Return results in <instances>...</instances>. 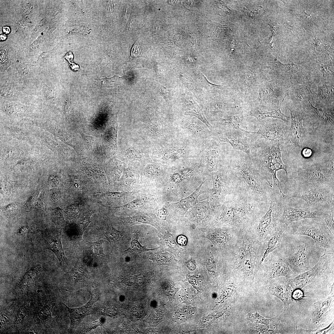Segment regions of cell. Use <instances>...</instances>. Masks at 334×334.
<instances>
[{
  "label": "cell",
  "instance_id": "obj_1",
  "mask_svg": "<svg viewBox=\"0 0 334 334\" xmlns=\"http://www.w3.org/2000/svg\"><path fill=\"white\" fill-rule=\"evenodd\" d=\"M228 193L246 197L255 202L269 205L272 181L254 163L251 157H232L224 179Z\"/></svg>",
  "mask_w": 334,
  "mask_h": 334
},
{
  "label": "cell",
  "instance_id": "obj_2",
  "mask_svg": "<svg viewBox=\"0 0 334 334\" xmlns=\"http://www.w3.org/2000/svg\"><path fill=\"white\" fill-rule=\"evenodd\" d=\"M268 208L266 204L228 193L223 203L214 211V224L238 229L251 227Z\"/></svg>",
  "mask_w": 334,
  "mask_h": 334
},
{
  "label": "cell",
  "instance_id": "obj_3",
  "mask_svg": "<svg viewBox=\"0 0 334 334\" xmlns=\"http://www.w3.org/2000/svg\"><path fill=\"white\" fill-rule=\"evenodd\" d=\"M262 245L251 227L239 229L235 244L229 251L234 271L253 280L261 265Z\"/></svg>",
  "mask_w": 334,
  "mask_h": 334
},
{
  "label": "cell",
  "instance_id": "obj_4",
  "mask_svg": "<svg viewBox=\"0 0 334 334\" xmlns=\"http://www.w3.org/2000/svg\"><path fill=\"white\" fill-rule=\"evenodd\" d=\"M318 248L310 238L286 231L278 250L296 276L311 268L310 259Z\"/></svg>",
  "mask_w": 334,
  "mask_h": 334
},
{
  "label": "cell",
  "instance_id": "obj_5",
  "mask_svg": "<svg viewBox=\"0 0 334 334\" xmlns=\"http://www.w3.org/2000/svg\"><path fill=\"white\" fill-rule=\"evenodd\" d=\"M286 232L310 238L318 247L324 249L322 256L334 254V234L321 219L308 218L293 222L288 226Z\"/></svg>",
  "mask_w": 334,
  "mask_h": 334
},
{
  "label": "cell",
  "instance_id": "obj_6",
  "mask_svg": "<svg viewBox=\"0 0 334 334\" xmlns=\"http://www.w3.org/2000/svg\"><path fill=\"white\" fill-rule=\"evenodd\" d=\"M276 140L271 141L269 145L260 146L256 148L255 153H251V158L254 163L266 176L270 178L272 175L273 186L280 190L279 181L276 177L277 172L283 170L287 174V168L281 158L280 143Z\"/></svg>",
  "mask_w": 334,
  "mask_h": 334
},
{
  "label": "cell",
  "instance_id": "obj_7",
  "mask_svg": "<svg viewBox=\"0 0 334 334\" xmlns=\"http://www.w3.org/2000/svg\"><path fill=\"white\" fill-rule=\"evenodd\" d=\"M334 200L330 203H320L307 208H297L283 205V210L279 221L286 226L299 220L318 218L323 221L331 232L334 234Z\"/></svg>",
  "mask_w": 334,
  "mask_h": 334
},
{
  "label": "cell",
  "instance_id": "obj_8",
  "mask_svg": "<svg viewBox=\"0 0 334 334\" xmlns=\"http://www.w3.org/2000/svg\"><path fill=\"white\" fill-rule=\"evenodd\" d=\"M271 195L269 208L251 227L256 236L262 243L274 229L282 215L286 196L281 190L270 186Z\"/></svg>",
  "mask_w": 334,
  "mask_h": 334
},
{
  "label": "cell",
  "instance_id": "obj_9",
  "mask_svg": "<svg viewBox=\"0 0 334 334\" xmlns=\"http://www.w3.org/2000/svg\"><path fill=\"white\" fill-rule=\"evenodd\" d=\"M334 159L299 168L295 180L297 186H327L334 187Z\"/></svg>",
  "mask_w": 334,
  "mask_h": 334
},
{
  "label": "cell",
  "instance_id": "obj_10",
  "mask_svg": "<svg viewBox=\"0 0 334 334\" xmlns=\"http://www.w3.org/2000/svg\"><path fill=\"white\" fill-rule=\"evenodd\" d=\"M334 254L322 256L318 263L308 270L288 279L293 290L327 278L333 274Z\"/></svg>",
  "mask_w": 334,
  "mask_h": 334
},
{
  "label": "cell",
  "instance_id": "obj_11",
  "mask_svg": "<svg viewBox=\"0 0 334 334\" xmlns=\"http://www.w3.org/2000/svg\"><path fill=\"white\" fill-rule=\"evenodd\" d=\"M334 187L327 186H296L286 197L287 199L297 198L304 201L309 206L331 203L334 200Z\"/></svg>",
  "mask_w": 334,
  "mask_h": 334
},
{
  "label": "cell",
  "instance_id": "obj_12",
  "mask_svg": "<svg viewBox=\"0 0 334 334\" xmlns=\"http://www.w3.org/2000/svg\"><path fill=\"white\" fill-rule=\"evenodd\" d=\"M263 263L265 264V276L267 279L280 277L290 279L296 276L278 249L270 253Z\"/></svg>",
  "mask_w": 334,
  "mask_h": 334
},
{
  "label": "cell",
  "instance_id": "obj_13",
  "mask_svg": "<svg viewBox=\"0 0 334 334\" xmlns=\"http://www.w3.org/2000/svg\"><path fill=\"white\" fill-rule=\"evenodd\" d=\"M250 131L244 130L226 129L218 137L220 142H227L234 150L240 151L251 157V151L252 144L247 135Z\"/></svg>",
  "mask_w": 334,
  "mask_h": 334
},
{
  "label": "cell",
  "instance_id": "obj_14",
  "mask_svg": "<svg viewBox=\"0 0 334 334\" xmlns=\"http://www.w3.org/2000/svg\"><path fill=\"white\" fill-rule=\"evenodd\" d=\"M300 108L293 105L288 108L291 116L290 143L292 147L300 145L305 136V129L302 123L303 114Z\"/></svg>",
  "mask_w": 334,
  "mask_h": 334
},
{
  "label": "cell",
  "instance_id": "obj_15",
  "mask_svg": "<svg viewBox=\"0 0 334 334\" xmlns=\"http://www.w3.org/2000/svg\"><path fill=\"white\" fill-rule=\"evenodd\" d=\"M334 284L327 298L315 303L310 309V319L313 325L320 327L331 310L334 303Z\"/></svg>",
  "mask_w": 334,
  "mask_h": 334
},
{
  "label": "cell",
  "instance_id": "obj_16",
  "mask_svg": "<svg viewBox=\"0 0 334 334\" xmlns=\"http://www.w3.org/2000/svg\"><path fill=\"white\" fill-rule=\"evenodd\" d=\"M287 226L279 221L274 229L262 242L261 264L270 253L280 248Z\"/></svg>",
  "mask_w": 334,
  "mask_h": 334
},
{
  "label": "cell",
  "instance_id": "obj_17",
  "mask_svg": "<svg viewBox=\"0 0 334 334\" xmlns=\"http://www.w3.org/2000/svg\"><path fill=\"white\" fill-rule=\"evenodd\" d=\"M286 128L285 125L280 122H264L260 125L257 132H252V133L266 140L272 141L281 139L283 141Z\"/></svg>",
  "mask_w": 334,
  "mask_h": 334
},
{
  "label": "cell",
  "instance_id": "obj_18",
  "mask_svg": "<svg viewBox=\"0 0 334 334\" xmlns=\"http://www.w3.org/2000/svg\"><path fill=\"white\" fill-rule=\"evenodd\" d=\"M61 233L56 231H48L43 233V238L47 248L51 250L58 258L62 268L66 266V258L61 241Z\"/></svg>",
  "mask_w": 334,
  "mask_h": 334
},
{
  "label": "cell",
  "instance_id": "obj_19",
  "mask_svg": "<svg viewBox=\"0 0 334 334\" xmlns=\"http://www.w3.org/2000/svg\"><path fill=\"white\" fill-rule=\"evenodd\" d=\"M280 278L278 281L270 288L269 291L271 294L282 302L284 311H285L289 308L292 301V294L293 289L289 283V279L284 277H280Z\"/></svg>",
  "mask_w": 334,
  "mask_h": 334
},
{
  "label": "cell",
  "instance_id": "obj_20",
  "mask_svg": "<svg viewBox=\"0 0 334 334\" xmlns=\"http://www.w3.org/2000/svg\"><path fill=\"white\" fill-rule=\"evenodd\" d=\"M205 181L204 180L203 182L195 191L190 195L173 204L181 213H185L189 209L200 201L198 200V198L200 190Z\"/></svg>",
  "mask_w": 334,
  "mask_h": 334
},
{
  "label": "cell",
  "instance_id": "obj_21",
  "mask_svg": "<svg viewBox=\"0 0 334 334\" xmlns=\"http://www.w3.org/2000/svg\"><path fill=\"white\" fill-rule=\"evenodd\" d=\"M77 258L75 266L66 274L67 278L72 281L84 280L88 276V272L81 258L78 256Z\"/></svg>",
  "mask_w": 334,
  "mask_h": 334
},
{
  "label": "cell",
  "instance_id": "obj_22",
  "mask_svg": "<svg viewBox=\"0 0 334 334\" xmlns=\"http://www.w3.org/2000/svg\"><path fill=\"white\" fill-rule=\"evenodd\" d=\"M285 97L277 109L270 112L259 111L255 109L250 111V115L256 118L259 120H262L266 118H274L280 119L286 122L289 120V117L283 114L281 111L280 107Z\"/></svg>",
  "mask_w": 334,
  "mask_h": 334
},
{
  "label": "cell",
  "instance_id": "obj_23",
  "mask_svg": "<svg viewBox=\"0 0 334 334\" xmlns=\"http://www.w3.org/2000/svg\"><path fill=\"white\" fill-rule=\"evenodd\" d=\"M98 232L100 235L109 241L110 244L118 242L121 238L120 232L105 221L103 223Z\"/></svg>",
  "mask_w": 334,
  "mask_h": 334
},
{
  "label": "cell",
  "instance_id": "obj_24",
  "mask_svg": "<svg viewBox=\"0 0 334 334\" xmlns=\"http://www.w3.org/2000/svg\"><path fill=\"white\" fill-rule=\"evenodd\" d=\"M91 299L85 305L76 308H70L64 305L68 309L70 313L71 320V325H73L79 320L81 319L89 314L91 311L93 301Z\"/></svg>",
  "mask_w": 334,
  "mask_h": 334
},
{
  "label": "cell",
  "instance_id": "obj_25",
  "mask_svg": "<svg viewBox=\"0 0 334 334\" xmlns=\"http://www.w3.org/2000/svg\"><path fill=\"white\" fill-rule=\"evenodd\" d=\"M241 123L239 117L236 114L232 113L224 115L219 120L220 125L226 127V129H233L244 131V130L240 127Z\"/></svg>",
  "mask_w": 334,
  "mask_h": 334
},
{
  "label": "cell",
  "instance_id": "obj_26",
  "mask_svg": "<svg viewBox=\"0 0 334 334\" xmlns=\"http://www.w3.org/2000/svg\"><path fill=\"white\" fill-rule=\"evenodd\" d=\"M124 221L126 224L130 225L145 224L151 225L158 228L159 225L155 220L151 216L148 215H137L126 217Z\"/></svg>",
  "mask_w": 334,
  "mask_h": 334
},
{
  "label": "cell",
  "instance_id": "obj_27",
  "mask_svg": "<svg viewBox=\"0 0 334 334\" xmlns=\"http://www.w3.org/2000/svg\"><path fill=\"white\" fill-rule=\"evenodd\" d=\"M184 129L191 135L196 137H200L206 134L209 129L205 124L195 121H189L184 125Z\"/></svg>",
  "mask_w": 334,
  "mask_h": 334
},
{
  "label": "cell",
  "instance_id": "obj_28",
  "mask_svg": "<svg viewBox=\"0 0 334 334\" xmlns=\"http://www.w3.org/2000/svg\"><path fill=\"white\" fill-rule=\"evenodd\" d=\"M102 240L93 242H88V250L90 257L94 260H98L104 258L105 255L103 251Z\"/></svg>",
  "mask_w": 334,
  "mask_h": 334
},
{
  "label": "cell",
  "instance_id": "obj_29",
  "mask_svg": "<svg viewBox=\"0 0 334 334\" xmlns=\"http://www.w3.org/2000/svg\"><path fill=\"white\" fill-rule=\"evenodd\" d=\"M155 249L156 248L149 249L145 246H142L139 242L138 237L135 236L131 242L130 246L125 250V252L136 254Z\"/></svg>",
  "mask_w": 334,
  "mask_h": 334
},
{
  "label": "cell",
  "instance_id": "obj_30",
  "mask_svg": "<svg viewBox=\"0 0 334 334\" xmlns=\"http://www.w3.org/2000/svg\"><path fill=\"white\" fill-rule=\"evenodd\" d=\"M94 212H95L92 211H88L83 214L79 218L77 224V228L82 233H83L91 222L90 218Z\"/></svg>",
  "mask_w": 334,
  "mask_h": 334
},
{
  "label": "cell",
  "instance_id": "obj_31",
  "mask_svg": "<svg viewBox=\"0 0 334 334\" xmlns=\"http://www.w3.org/2000/svg\"><path fill=\"white\" fill-rule=\"evenodd\" d=\"M334 323L333 321L328 326L323 328L305 330L296 328L297 334H324L333 331Z\"/></svg>",
  "mask_w": 334,
  "mask_h": 334
},
{
  "label": "cell",
  "instance_id": "obj_32",
  "mask_svg": "<svg viewBox=\"0 0 334 334\" xmlns=\"http://www.w3.org/2000/svg\"><path fill=\"white\" fill-rule=\"evenodd\" d=\"M43 199L40 195V193L37 192L34 194L28 200L27 206L31 208H41L43 206Z\"/></svg>",
  "mask_w": 334,
  "mask_h": 334
},
{
  "label": "cell",
  "instance_id": "obj_33",
  "mask_svg": "<svg viewBox=\"0 0 334 334\" xmlns=\"http://www.w3.org/2000/svg\"><path fill=\"white\" fill-rule=\"evenodd\" d=\"M206 163L211 173L218 170V165L219 157L213 155H204Z\"/></svg>",
  "mask_w": 334,
  "mask_h": 334
},
{
  "label": "cell",
  "instance_id": "obj_34",
  "mask_svg": "<svg viewBox=\"0 0 334 334\" xmlns=\"http://www.w3.org/2000/svg\"><path fill=\"white\" fill-rule=\"evenodd\" d=\"M173 259L172 255L165 252L155 254L152 257L151 259L158 263H165L171 261Z\"/></svg>",
  "mask_w": 334,
  "mask_h": 334
},
{
  "label": "cell",
  "instance_id": "obj_35",
  "mask_svg": "<svg viewBox=\"0 0 334 334\" xmlns=\"http://www.w3.org/2000/svg\"><path fill=\"white\" fill-rule=\"evenodd\" d=\"M221 151L219 143L212 142L206 146L203 151V153L204 155H213L219 157Z\"/></svg>",
  "mask_w": 334,
  "mask_h": 334
},
{
  "label": "cell",
  "instance_id": "obj_36",
  "mask_svg": "<svg viewBox=\"0 0 334 334\" xmlns=\"http://www.w3.org/2000/svg\"><path fill=\"white\" fill-rule=\"evenodd\" d=\"M39 274L38 269L36 268H32L25 274L21 281L25 283L33 281L38 277Z\"/></svg>",
  "mask_w": 334,
  "mask_h": 334
},
{
  "label": "cell",
  "instance_id": "obj_37",
  "mask_svg": "<svg viewBox=\"0 0 334 334\" xmlns=\"http://www.w3.org/2000/svg\"><path fill=\"white\" fill-rule=\"evenodd\" d=\"M207 268L208 270L212 273H215L217 266L216 258L211 252H209L207 258Z\"/></svg>",
  "mask_w": 334,
  "mask_h": 334
},
{
  "label": "cell",
  "instance_id": "obj_38",
  "mask_svg": "<svg viewBox=\"0 0 334 334\" xmlns=\"http://www.w3.org/2000/svg\"><path fill=\"white\" fill-rule=\"evenodd\" d=\"M27 308L25 306H23L19 309L15 316L16 325H18L24 321L27 316Z\"/></svg>",
  "mask_w": 334,
  "mask_h": 334
},
{
  "label": "cell",
  "instance_id": "obj_39",
  "mask_svg": "<svg viewBox=\"0 0 334 334\" xmlns=\"http://www.w3.org/2000/svg\"><path fill=\"white\" fill-rule=\"evenodd\" d=\"M255 310L256 313L253 314L250 317V320L253 322H259L265 325H268L270 319H265L257 313L256 309Z\"/></svg>",
  "mask_w": 334,
  "mask_h": 334
},
{
  "label": "cell",
  "instance_id": "obj_40",
  "mask_svg": "<svg viewBox=\"0 0 334 334\" xmlns=\"http://www.w3.org/2000/svg\"><path fill=\"white\" fill-rule=\"evenodd\" d=\"M145 203L143 200L137 199L130 202L126 206L130 209H136L143 207Z\"/></svg>",
  "mask_w": 334,
  "mask_h": 334
},
{
  "label": "cell",
  "instance_id": "obj_41",
  "mask_svg": "<svg viewBox=\"0 0 334 334\" xmlns=\"http://www.w3.org/2000/svg\"><path fill=\"white\" fill-rule=\"evenodd\" d=\"M168 205L166 204L160 208L158 211L157 216L159 219L162 220H165L169 213Z\"/></svg>",
  "mask_w": 334,
  "mask_h": 334
},
{
  "label": "cell",
  "instance_id": "obj_42",
  "mask_svg": "<svg viewBox=\"0 0 334 334\" xmlns=\"http://www.w3.org/2000/svg\"><path fill=\"white\" fill-rule=\"evenodd\" d=\"M141 51L140 47L138 43V41H137L134 44L131 52V56L133 58H135L138 57L140 54Z\"/></svg>",
  "mask_w": 334,
  "mask_h": 334
},
{
  "label": "cell",
  "instance_id": "obj_43",
  "mask_svg": "<svg viewBox=\"0 0 334 334\" xmlns=\"http://www.w3.org/2000/svg\"><path fill=\"white\" fill-rule=\"evenodd\" d=\"M189 313L186 310H182L179 312L177 313L175 315V320L178 321H181L186 320L190 316Z\"/></svg>",
  "mask_w": 334,
  "mask_h": 334
},
{
  "label": "cell",
  "instance_id": "obj_44",
  "mask_svg": "<svg viewBox=\"0 0 334 334\" xmlns=\"http://www.w3.org/2000/svg\"><path fill=\"white\" fill-rule=\"evenodd\" d=\"M280 315L270 319L269 324L271 328L274 330L275 332H277V328L280 321Z\"/></svg>",
  "mask_w": 334,
  "mask_h": 334
},
{
  "label": "cell",
  "instance_id": "obj_45",
  "mask_svg": "<svg viewBox=\"0 0 334 334\" xmlns=\"http://www.w3.org/2000/svg\"><path fill=\"white\" fill-rule=\"evenodd\" d=\"M303 297L304 293L301 289H296L293 290L292 294V299H293L296 300H299Z\"/></svg>",
  "mask_w": 334,
  "mask_h": 334
},
{
  "label": "cell",
  "instance_id": "obj_46",
  "mask_svg": "<svg viewBox=\"0 0 334 334\" xmlns=\"http://www.w3.org/2000/svg\"><path fill=\"white\" fill-rule=\"evenodd\" d=\"M131 192H108L106 194L108 197L110 198L115 199L121 198L124 197L127 194H129Z\"/></svg>",
  "mask_w": 334,
  "mask_h": 334
},
{
  "label": "cell",
  "instance_id": "obj_47",
  "mask_svg": "<svg viewBox=\"0 0 334 334\" xmlns=\"http://www.w3.org/2000/svg\"><path fill=\"white\" fill-rule=\"evenodd\" d=\"M194 169L191 167H187L182 169L180 171V174L184 177H188L193 174Z\"/></svg>",
  "mask_w": 334,
  "mask_h": 334
},
{
  "label": "cell",
  "instance_id": "obj_48",
  "mask_svg": "<svg viewBox=\"0 0 334 334\" xmlns=\"http://www.w3.org/2000/svg\"><path fill=\"white\" fill-rule=\"evenodd\" d=\"M171 179L175 182L180 183L183 180V176L180 173H176L172 175Z\"/></svg>",
  "mask_w": 334,
  "mask_h": 334
},
{
  "label": "cell",
  "instance_id": "obj_49",
  "mask_svg": "<svg viewBox=\"0 0 334 334\" xmlns=\"http://www.w3.org/2000/svg\"><path fill=\"white\" fill-rule=\"evenodd\" d=\"M48 182L49 185L53 187L57 186L59 183L58 178L54 176H51L49 177Z\"/></svg>",
  "mask_w": 334,
  "mask_h": 334
},
{
  "label": "cell",
  "instance_id": "obj_50",
  "mask_svg": "<svg viewBox=\"0 0 334 334\" xmlns=\"http://www.w3.org/2000/svg\"><path fill=\"white\" fill-rule=\"evenodd\" d=\"M161 311L158 310H156L154 313H152V319L154 321H158L161 319Z\"/></svg>",
  "mask_w": 334,
  "mask_h": 334
},
{
  "label": "cell",
  "instance_id": "obj_51",
  "mask_svg": "<svg viewBox=\"0 0 334 334\" xmlns=\"http://www.w3.org/2000/svg\"><path fill=\"white\" fill-rule=\"evenodd\" d=\"M54 212L56 218L60 220L63 218V212L61 209L59 208L54 209Z\"/></svg>",
  "mask_w": 334,
  "mask_h": 334
},
{
  "label": "cell",
  "instance_id": "obj_52",
  "mask_svg": "<svg viewBox=\"0 0 334 334\" xmlns=\"http://www.w3.org/2000/svg\"><path fill=\"white\" fill-rule=\"evenodd\" d=\"M177 241L178 243L180 245H184L186 243L187 239L185 236L180 235L178 237Z\"/></svg>",
  "mask_w": 334,
  "mask_h": 334
},
{
  "label": "cell",
  "instance_id": "obj_53",
  "mask_svg": "<svg viewBox=\"0 0 334 334\" xmlns=\"http://www.w3.org/2000/svg\"><path fill=\"white\" fill-rule=\"evenodd\" d=\"M17 206L15 204H11L6 207V210L9 212H13L16 210Z\"/></svg>",
  "mask_w": 334,
  "mask_h": 334
},
{
  "label": "cell",
  "instance_id": "obj_54",
  "mask_svg": "<svg viewBox=\"0 0 334 334\" xmlns=\"http://www.w3.org/2000/svg\"><path fill=\"white\" fill-rule=\"evenodd\" d=\"M302 153L305 157H308L311 155L312 152L310 149L306 148L303 150Z\"/></svg>",
  "mask_w": 334,
  "mask_h": 334
},
{
  "label": "cell",
  "instance_id": "obj_55",
  "mask_svg": "<svg viewBox=\"0 0 334 334\" xmlns=\"http://www.w3.org/2000/svg\"><path fill=\"white\" fill-rule=\"evenodd\" d=\"M135 19L134 17H132L130 19L128 23V28L131 29L135 23Z\"/></svg>",
  "mask_w": 334,
  "mask_h": 334
},
{
  "label": "cell",
  "instance_id": "obj_56",
  "mask_svg": "<svg viewBox=\"0 0 334 334\" xmlns=\"http://www.w3.org/2000/svg\"><path fill=\"white\" fill-rule=\"evenodd\" d=\"M3 32L5 34H8L10 32V29L8 26H4L2 28Z\"/></svg>",
  "mask_w": 334,
  "mask_h": 334
},
{
  "label": "cell",
  "instance_id": "obj_57",
  "mask_svg": "<svg viewBox=\"0 0 334 334\" xmlns=\"http://www.w3.org/2000/svg\"><path fill=\"white\" fill-rule=\"evenodd\" d=\"M159 29V26L157 23L154 24L153 26V30L155 32H157Z\"/></svg>",
  "mask_w": 334,
  "mask_h": 334
},
{
  "label": "cell",
  "instance_id": "obj_58",
  "mask_svg": "<svg viewBox=\"0 0 334 334\" xmlns=\"http://www.w3.org/2000/svg\"><path fill=\"white\" fill-rule=\"evenodd\" d=\"M7 37L6 36L5 34H2L0 36V40L4 41L5 40Z\"/></svg>",
  "mask_w": 334,
  "mask_h": 334
}]
</instances>
